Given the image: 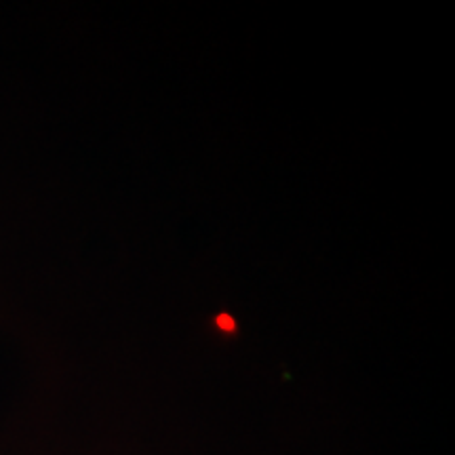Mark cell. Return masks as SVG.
<instances>
[{"label":"cell","instance_id":"obj_1","mask_svg":"<svg viewBox=\"0 0 455 455\" xmlns=\"http://www.w3.org/2000/svg\"><path fill=\"white\" fill-rule=\"evenodd\" d=\"M218 325L221 327V331H235V321H232V318L226 316V315H221L218 318Z\"/></svg>","mask_w":455,"mask_h":455}]
</instances>
